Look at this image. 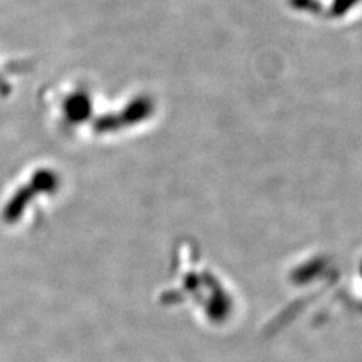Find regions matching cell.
<instances>
[{
  "label": "cell",
  "mask_w": 362,
  "mask_h": 362,
  "mask_svg": "<svg viewBox=\"0 0 362 362\" xmlns=\"http://www.w3.org/2000/svg\"><path fill=\"white\" fill-rule=\"evenodd\" d=\"M66 115L73 121H83L90 113L89 98L83 94L73 95L66 101Z\"/></svg>",
  "instance_id": "6da1fadb"
}]
</instances>
